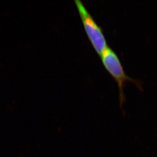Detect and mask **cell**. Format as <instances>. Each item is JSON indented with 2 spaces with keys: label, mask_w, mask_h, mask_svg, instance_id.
Instances as JSON below:
<instances>
[{
  "label": "cell",
  "mask_w": 157,
  "mask_h": 157,
  "mask_svg": "<svg viewBox=\"0 0 157 157\" xmlns=\"http://www.w3.org/2000/svg\"><path fill=\"white\" fill-rule=\"evenodd\" d=\"M100 57L106 70L117 83L120 107L126 101L124 87L127 82H132L136 85L139 90L141 92L143 90L141 81L133 78L126 74L119 56L112 48L108 46L101 54Z\"/></svg>",
  "instance_id": "6da1fadb"
},
{
  "label": "cell",
  "mask_w": 157,
  "mask_h": 157,
  "mask_svg": "<svg viewBox=\"0 0 157 157\" xmlns=\"http://www.w3.org/2000/svg\"><path fill=\"white\" fill-rule=\"evenodd\" d=\"M74 2L88 38L96 53L100 56L108 47L102 29L81 1L75 0Z\"/></svg>",
  "instance_id": "7a4b0ae2"
}]
</instances>
